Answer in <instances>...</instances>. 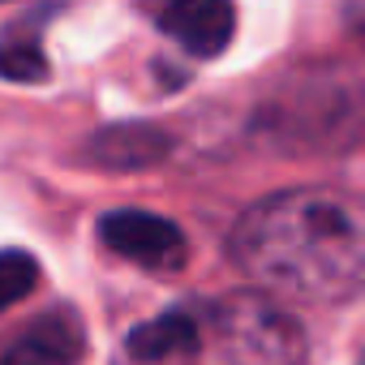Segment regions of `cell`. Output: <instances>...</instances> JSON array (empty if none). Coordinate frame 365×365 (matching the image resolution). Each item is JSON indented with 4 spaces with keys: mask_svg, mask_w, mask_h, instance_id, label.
Listing matches in <instances>:
<instances>
[{
    "mask_svg": "<svg viewBox=\"0 0 365 365\" xmlns=\"http://www.w3.org/2000/svg\"><path fill=\"white\" fill-rule=\"evenodd\" d=\"M129 356L142 365H163V361H180L198 352V318L190 309H168L150 322H138L125 339Z\"/></svg>",
    "mask_w": 365,
    "mask_h": 365,
    "instance_id": "52a82bcc",
    "label": "cell"
},
{
    "mask_svg": "<svg viewBox=\"0 0 365 365\" xmlns=\"http://www.w3.org/2000/svg\"><path fill=\"white\" fill-rule=\"evenodd\" d=\"M39 284V262L26 250H0V314L31 297Z\"/></svg>",
    "mask_w": 365,
    "mask_h": 365,
    "instance_id": "9c48e42d",
    "label": "cell"
},
{
    "mask_svg": "<svg viewBox=\"0 0 365 365\" xmlns=\"http://www.w3.org/2000/svg\"><path fill=\"white\" fill-rule=\"evenodd\" d=\"M86 356V327L73 309H43L22 335L9 339L0 365H82Z\"/></svg>",
    "mask_w": 365,
    "mask_h": 365,
    "instance_id": "5b68a950",
    "label": "cell"
},
{
    "mask_svg": "<svg viewBox=\"0 0 365 365\" xmlns=\"http://www.w3.org/2000/svg\"><path fill=\"white\" fill-rule=\"evenodd\" d=\"M172 150V133H163L159 125L146 120H125V125H108L86 142V155L95 168L108 172H142L155 168L163 155Z\"/></svg>",
    "mask_w": 365,
    "mask_h": 365,
    "instance_id": "8992f818",
    "label": "cell"
},
{
    "mask_svg": "<svg viewBox=\"0 0 365 365\" xmlns=\"http://www.w3.org/2000/svg\"><path fill=\"white\" fill-rule=\"evenodd\" d=\"M0 78L5 82H43L48 78V56L39 39V22H18L0 31Z\"/></svg>",
    "mask_w": 365,
    "mask_h": 365,
    "instance_id": "ba28073f",
    "label": "cell"
},
{
    "mask_svg": "<svg viewBox=\"0 0 365 365\" xmlns=\"http://www.w3.org/2000/svg\"><path fill=\"white\" fill-rule=\"evenodd\" d=\"M228 254L267 297L348 301L365 275L361 202L331 185L279 190L237 220Z\"/></svg>",
    "mask_w": 365,
    "mask_h": 365,
    "instance_id": "6da1fadb",
    "label": "cell"
},
{
    "mask_svg": "<svg viewBox=\"0 0 365 365\" xmlns=\"http://www.w3.org/2000/svg\"><path fill=\"white\" fill-rule=\"evenodd\" d=\"M211 327L224 365H305V331L267 292H228L211 301Z\"/></svg>",
    "mask_w": 365,
    "mask_h": 365,
    "instance_id": "7a4b0ae2",
    "label": "cell"
},
{
    "mask_svg": "<svg viewBox=\"0 0 365 365\" xmlns=\"http://www.w3.org/2000/svg\"><path fill=\"white\" fill-rule=\"evenodd\" d=\"M99 241L142 271H180L190 258L185 232L172 220H163L155 211H138V207L108 211L99 220Z\"/></svg>",
    "mask_w": 365,
    "mask_h": 365,
    "instance_id": "3957f363",
    "label": "cell"
},
{
    "mask_svg": "<svg viewBox=\"0 0 365 365\" xmlns=\"http://www.w3.org/2000/svg\"><path fill=\"white\" fill-rule=\"evenodd\" d=\"M159 31L194 61H215L237 35L232 0H163Z\"/></svg>",
    "mask_w": 365,
    "mask_h": 365,
    "instance_id": "277c9868",
    "label": "cell"
}]
</instances>
